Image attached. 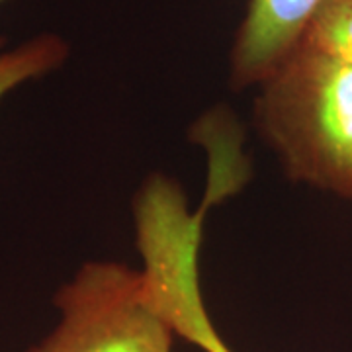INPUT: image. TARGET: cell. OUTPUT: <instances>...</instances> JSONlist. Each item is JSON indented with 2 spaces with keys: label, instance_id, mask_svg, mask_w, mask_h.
Segmentation results:
<instances>
[{
  "label": "cell",
  "instance_id": "1",
  "mask_svg": "<svg viewBox=\"0 0 352 352\" xmlns=\"http://www.w3.org/2000/svg\"><path fill=\"white\" fill-rule=\"evenodd\" d=\"M256 126L286 175L352 201V65L300 41L261 85Z\"/></svg>",
  "mask_w": 352,
  "mask_h": 352
},
{
  "label": "cell",
  "instance_id": "2",
  "mask_svg": "<svg viewBox=\"0 0 352 352\" xmlns=\"http://www.w3.org/2000/svg\"><path fill=\"white\" fill-rule=\"evenodd\" d=\"M59 321L28 352H173L175 331L147 302L143 272L85 263L53 296Z\"/></svg>",
  "mask_w": 352,
  "mask_h": 352
},
{
  "label": "cell",
  "instance_id": "3",
  "mask_svg": "<svg viewBox=\"0 0 352 352\" xmlns=\"http://www.w3.org/2000/svg\"><path fill=\"white\" fill-rule=\"evenodd\" d=\"M319 2L249 0L231 50L233 87H261L302 41Z\"/></svg>",
  "mask_w": 352,
  "mask_h": 352
},
{
  "label": "cell",
  "instance_id": "4",
  "mask_svg": "<svg viewBox=\"0 0 352 352\" xmlns=\"http://www.w3.org/2000/svg\"><path fill=\"white\" fill-rule=\"evenodd\" d=\"M69 51L67 39L53 32H41L16 47L0 51V100L25 82L63 67Z\"/></svg>",
  "mask_w": 352,
  "mask_h": 352
},
{
  "label": "cell",
  "instance_id": "5",
  "mask_svg": "<svg viewBox=\"0 0 352 352\" xmlns=\"http://www.w3.org/2000/svg\"><path fill=\"white\" fill-rule=\"evenodd\" d=\"M302 41L352 65V0H321Z\"/></svg>",
  "mask_w": 352,
  "mask_h": 352
},
{
  "label": "cell",
  "instance_id": "6",
  "mask_svg": "<svg viewBox=\"0 0 352 352\" xmlns=\"http://www.w3.org/2000/svg\"><path fill=\"white\" fill-rule=\"evenodd\" d=\"M214 352H231V349H229V346H227L226 342H223V346L219 344V346H217V349H215Z\"/></svg>",
  "mask_w": 352,
  "mask_h": 352
},
{
  "label": "cell",
  "instance_id": "7",
  "mask_svg": "<svg viewBox=\"0 0 352 352\" xmlns=\"http://www.w3.org/2000/svg\"><path fill=\"white\" fill-rule=\"evenodd\" d=\"M2 2H6V0H0V4H2ZM4 43H6V41H4V38L0 36V51L4 50Z\"/></svg>",
  "mask_w": 352,
  "mask_h": 352
}]
</instances>
